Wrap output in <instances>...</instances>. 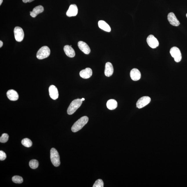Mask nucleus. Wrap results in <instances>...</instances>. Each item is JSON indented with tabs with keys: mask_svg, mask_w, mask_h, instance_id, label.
I'll use <instances>...</instances> for the list:
<instances>
[{
	"mask_svg": "<svg viewBox=\"0 0 187 187\" xmlns=\"http://www.w3.org/2000/svg\"><path fill=\"white\" fill-rule=\"evenodd\" d=\"M14 32L16 40L19 42L22 41L24 37V32L22 28L20 27H16Z\"/></svg>",
	"mask_w": 187,
	"mask_h": 187,
	"instance_id": "obj_6",
	"label": "nucleus"
},
{
	"mask_svg": "<svg viewBox=\"0 0 187 187\" xmlns=\"http://www.w3.org/2000/svg\"><path fill=\"white\" fill-rule=\"evenodd\" d=\"M92 70L91 69L87 68L80 72L79 75L83 79H88L92 76Z\"/></svg>",
	"mask_w": 187,
	"mask_h": 187,
	"instance_id": "obj_15",
	"label": "nucleus"
},
{
	"mask_svg": "<svg viewBox=\"0 0 187 187\" xmlns=\"http://www.w3.org/2000/svg\"><path fill=\"white\" fill-rule=\"evenodd\" d=\"M170 53L175 62H179L181 61L182 57L179 48L175 47H172L170 50Z\"/></svg>",
	"mask_w": 187,
	"mask_h": 187,
	"instance_id": "obj_5",
	"label": "nucleus"
},
{
	"mask_svg": "<svg viewBox=\"0 0 187 187\" xmlns=\"http://www.w3.org/2000/svg\"><path fill=\"white\" fill-rule=\"evenodd\" d=\"M151 98L147 96L142 97L138 99L136 103L137 107L141 108L144 107L150 103Z\"/></svg>",
	"mask_w": 187,
	"mask_h": 187,
	"instance_id": "obj_7",
	"label": "nucleus"
},
{
	"mask_svg": "<svg viewBox=\"0 0 187 187\" xmlns=\"http://www.w3.org/2000/svg\"><path fill=\"white\" fill-rule=\"evenodd\" d=\"M106 106L108 109L114 110L117 107V103L115 99H110L107 102Z\"/></svg>",
	"mask_w": 187,
	"mask_h": 187,
	"instance_id": "obj_20",
	"label": "nucleus"
},
{
	"mask_svg": "<svg viewBox=\"0 0 187 187\" xmlns=\"http://www.w3.org/2000/svg\"><path fill=\"white\" fill-rule=\"evenodd\" d=\"M50 159L52 163L55 167H58L60 164L59 154L57 150L52 148L50 150Z\"/></svg>",
	"mask_w": 187,
	"mask_h": 187,
	"instance_id": "obj_3",
	"label": "nucleus"
},
{
	"mask_svg": "<svg viewBox=\"0 0 187 187\" xmlns=\"http://www.w3.org/2000/svg\"><path fill=\"white\" fill-rule=\"evenodd\" d=\"M98 26L101 29L104 30V31L110 32L111 31V28L110 26L104 21H99Z\"/></svg>",
	"mask_w": 187,
	"mask_h": 187,
	"instance_id": "obj_19",
	"label": "nucleus"
},
{
	"mask_svg": "<svg viewBox=\"0 0 187 187\" xmlns=\"http://www.w3.org/2000/svg\"><path fill=\"white\" fill-rule=\"evenodd\" d=\"M6 155L3 151H0V160L2 161L6 159Z\"/></svg>",
	"mask_w": 187,
	"mask_h": 187,
	"instance_id": "obj_26",
	"label": "nucleus"
},
{
	"mask_svg": "<svg viewBox=\"0 0 187 187\" xmlns=\"http://www.w3.org/2000/svg\"><path fill=\"white\" fill-rule=\"evenodd\" d=\"M3 42L1 41H0V48H1L3 46Z\"/></svg>",
	"mask_w": 187,
	"mask_h": 187,
	"instance_id": "obj_28",
	"label": "nucleus"
},
{
	"mask_svg": "<svg viewBox=\"0 0 187 187\" xmlns=\"http://www.w3.org/2000/svg\"><path fill=\"white\" fill-rule=\"evenodd\" d=\"M44 11V8L41 5H39L34 8L32 11L30 12V15L32 17H35L39 14Z\"/></svg>",
	"mask_w": 187,
	"mask_h": 187,
	"instance_id": "obj_18",
	"label": "nucleus"
},
{
	"mask_svg": "<svg viewBox=\"0 0 187 187\" xmlns=\"http://www.w3.org/2000/svg\"><path fill=\"white\" fill-rule=\"evenodd\" d=\"M85 99H84V98H82V99H81V100L82 101H84V100H85Z\"/></svg>",
	"mask_w": 187,
	"mask_h": 187,
	"instance_id": "obj_30",
	"label": "nucleus"
},
{
	"mask_svg": "<svg viewBox=\"0 0 187 187\" xmlns=\"http://www.w3.org/2000/svg\"><path fill=\"white\" fill-rule=\"evenodd\" d=\"M39 162L37 160H32L29 162L30 166L31 168L33 169L37 168L39 166Z\"/></svg>",
	"mask_w": 187,
	"mask_h": 187,
	"instance_id": "obj_22",
	"label": "nucleus"
},
{
	"mask_svg": "<svg viewBox=\"0 0 187 187\" xmlns=\"http://www.w3.org/2000/svg\"><path fill=\"white\" fill-rule=\"evenodd\" d=\"M167 19L170 24L172 26H177L180 24L173 12H171L169 13L167 16Z\"/></svg>",
	"mask_w": 187,
	"mask_h": 187,
	"instance_id": "obj_9",
	"label": "nucleus"
},
{
	"mask_svg": "<svg viewBox=\"0 0 187 187\" xmlns=\"http://www.w3.org/2000/svg\"><path fill=\"white\" fill-rule=\"evenodd\" d=\"M83 101L81 99H77L73 101L70 103L67 110V113L72 115L76 111L82 104Z\"/></svg>",
	"mask_w": 187,
	"mask_h": 187,
	"instance_id": "obj_2",
	"label": "nucleus"
},
{
	"mask_svg": "<svg viewBox=\"0 0 187 187\" xmlns=\"http://www.w3.org/2000/svg\"><path fill=\"white\" fill-rule=\"evenodd\" d=\"M49 93L50 97L52 99L56 100L58 98L59 93L57 88L53 85H51L49 87Z\"/></svg>",
	"mask_w": 187,
	"mask_h": 187,
	"instance_id": "obj_10",
	"label": "nucleus"
},
{
	"mask_svg": "<svg viewBox=\"0 0 187 187\" xmlns=\"http://www.w3.org/2000/svg\"><path fill=\"white\" fill-rule=\"evenodd\" d=\"M12 181L14 183H17V184H21L23 181V179L22 177L19 176H13L12 178Z\"/></svg>",
	"mask_w": 187,
	"mask_h": 187,
	"instance_id": "obj_23",
	"label": "nucleus"
},
{
	"mask_svg": "<svg viewBox=\"0 0 187 187\" xmlns=\"http://www.w3.org/2000/svg\"><path fill=\"white\" fill-rule=\"evenodd\" d=\"M93 187H104V183L101 179H97L95 181L93 185Z\"/></svg>",
	"mask_w": 187,
	"mask_h": 187,
	"instance_id": "obj_25",
	"label": "nucleus"
},
{
	"mask_svg": "<svg viewBox=\"0 0 187 187\" xmlns=\"http://www.w3.org/2000/svg\"><path fill=\"white\" fill-rule=\"evenodd\" d=\"M63 50L66 55L69 57L73 58L75 56V52L72 46L66 45L64 47Z\"/></svg>",
	"mask_w": 187,
	"mask_h": 187,
	"instance_id": "obj_17",
	"label": "nucleus"
},
{
	"mask_svg": "<svg viewBox=\"0 0 187 187\" xmlns=\"http://www.w3.org/2000/svg\"><path fill=\"white\" fill-rule=\"evenodd\" d=\"M113 67L112 64L110 62H107L105 66L104 71L105 75L109 77L113 74Z\"/></svg>",
	"mask_w": 187,
	"mask_h": 187,
	"instance_id": "obj_16",
	"label": "nucleus"
},
{
	"mask_svg": "<svg viewBox=\"0 0 187 187\" xmlns=\"http://www.w3.org/2000/svg\"><path fill=\"white\" fill-rule=\"evenodd\" d=\"M88 121V118L87 116H83L81 117L75 122L72 126V131L74 132L79 131L87 123Z\"/></svg>",
	"mask_w": 187,
	"mask_h": 187,
	"instance_id": "obj_1",
	"label": "nucleus"
},
{
	"mask_svg": "<svg viewBox=\"0 0 187 187\" xmlns=\"http://www.w3.org/2000/svg\"><path fill=\"white\" fill-rule=\"evenodd\" d=\"M22 144L25 147H30L32 145V142L30 139L26 138L22 141Z\"/></svg>",
	"mask_w": 187,
	"mask_h": 187,
	"instance_id": "obj_21",
	"label": "nucleus"
},
{
	"mask_svg": "<svg viewBox=\"0 0 187 187\" xmlns=\"http://www.w3.org/2000/svg\"><path fill=\"white\" fill-rule=\"evenodd\" d=\"M3 0H0V5H1L2 3H3Z\"/></svg>",
	"mask_w": 187,
	"mask_h": 187,
	"instance_id": "obj_29",
	"label": "nucleus"
},
{
	"mask_svg": "<svg viewBox=\"0 0 187 187\" xmlns=\"http://www.w3.org/2000/svg\"><path fill=\"white\" fill-rule=\"evenodd\" d=\"M23 1L24 3H27L28 2L30 3L31 2L34 1V0H22Z\"/></svg>",
	"mask_w": 187,
	"mask_h": 187,
	"instance_id": "obj_27",
	"label": "nucleus"
},
{
	"mask_svg": "<svg viewBox=\"0 0 187 187\" xmlns=\"http://www.w3.org/2000/svg\"><path fill=\"white\" fill-rule=\"evenodd\" d=\"M78 9L77 6L75 4L70 5L68 10L66 12V15L69 17H75L77 15Z\"/></svg>",
	"mask_w": 187,
	"mask_h": 187,
	"instance_id": "obj_12",
	"label": "nucleus"
},
{
	"mask_svg": "<svg viewBox=\"0 0 187 187\" xmlns=\"http://www.w3.org/2000/svg\"><path fill=\"white\" fill-rule=\"evenodd\" d=\"M130 76L133 81H138L141 77V74L138 69L133 68L130 72Z\"/></svg>",
	"mask_w": 187,
	"mask_h": 187,
	"instance_id": "obj_13",
	"label": "nucleus"
},
{
	"mask_svg": "<svg viewBox=\"0 0 187 187\" xmlns=\"http://www.w3.org/2000/svg\"><path fill=\"white\" fill-rule=\"evenodd\" d=\"M186 17H187V14H186Z\"/></svg>",
	"mask_w": 187,
	"mask_h": 187,
	"instance_id": "obj_31",
	"label": "nucleus"
},
{
	"mask_svg": "<svg viewBox=\"0 0 187 187\" xmlns=\"http://www.w3.org/2000/svg\"><path fill=\"white\" fill-rule=\"evenodd\" d=\"M78 46L79 49L85 54L88 55L90 52V48L86 43L80 41L78 42Z\"/></svg>",
	"mask_w": 187,
	"mask_h": 187,
	"instance_id": "obj_11",
	"label": "nucleus"
},
{
	"mask_svg": "<svg viewBox=\"0 0 187 187\" xmlns=\"http://www.w3.org/2000/svg\"><path fill=\"white\" fill-rule=\"evenodd\" d=\"M7 96L10 101H16L19 98V95L17 92L13 90H10L7 92Z\"/></svg>",
	"mask_w": 187,
	"mask_h": 187,
	"instance_id": "obj_14",
	"label": "nucleus"
},
{
	"mask_svg": "<svg viewBox=\"0 0 187 187\" xmlns=\"http://www.w3.org/2000/svg\"><path fill=\"white\" fill-rule=\"evenodd\" d=\"M50 54V50L47 46L41 48L37 53V57L39 59H43L48 57Z\"/></svg>",
	"mask_w": 187,
	"mask_h": 187,
	"instance_id": "obj_4",
	"label": "nucleus"
},
{
	"mask_svg": "<svg viewBox=\"0 0 187 187\" xmlns=\"http://www.w3.org/2000/svg\"><path fill=\"white\" fill-rule=\"evenodd\" d=\"M147 42L150 47L152 48H156L159 46V42L157 39L152 35H149L147 37Z\"/></svg>",
	"mask_w": 187,
	"mask_h": 187,
	"instance_id": "obj_8",
	"label": "nucleus"
},
{
	"mask_svg": "<svg viewBox=\"0 0 187 187\" xmlns=\"http://www.w3.org/2000/svg\"><path fill=\"white\" fill-rule=\"evenodd\" d=\"M9 136L7 133H3L0 138V142L1 143H5L8 141Z\"/></svg>",
	"mask_w": 187,
	"mask_h": 187,
	"instance_id": "obj_24",
	"label": "nucleus"
}]
</instances>
